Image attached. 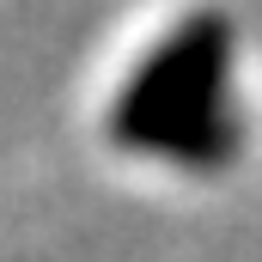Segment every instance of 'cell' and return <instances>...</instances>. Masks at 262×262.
<instances>
[{"instance_id":"obj_1","label":"cell","mask_w":262,"mask_h":262,"mask_svg":"<svg viewBox=\"0 0 262 262\" xmlns=\"http://www.w3.org/2000/svg\"><path fill=\"white\" fill-rule=\"evenodd\" d=\"M226 73H232V25L213 18V12H195L122 85V98L110 110L116 146L177 159L189 171L226 165L238 152L232 104H226Z\"/></svg>"}]
</instances>
